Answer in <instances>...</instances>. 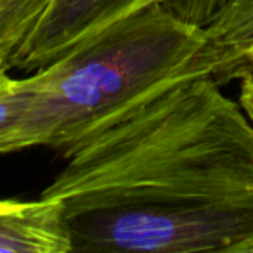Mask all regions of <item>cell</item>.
I'll return each mask as SVG.
<instances>
[{
  "label": "cell",
  "instance_id": "obj_1",
  "mask_svg": "<svg viewBox=\"0 0 253 253\" xmlns=\"http://www.w3.org/2000/svg\"><path fill=\"white\" fill-rule=\"evenodd\" d=\"M40 194L71 252L253 253V123L208 75L144 95L61 151Z\"/></svg>",
  "mask_w": 253,
  "mask_h": 253
},
{
  "label": "cell",
  "instance_id": "obj_2",
  "mask_svg": "<svg viewBox=\"0 0 253 253\" xmlns=\"http://www.w3.org/2000/svg\"><path fill=\"white\" fill-rule=\"evenodd\" d=\"M205 42L203 26L163 2L108 23L26 77L33 95L19 123L16 151L47 146L61 153L153 90L196 75Z\"/></svg>",
  "mask_w": 253,
  "mask_h": 253
},
{
  "label": "cell",
  "instance_id": "obj_3",
  "mask_svg": "<svg viewBox=\"0 0 253 253\" xmlns=\"http://www.w3.org/2000/svg\"><path fill=\"white\" fill-rule=\"evenodd\" d=\"M155 2L167 0H54L12 70L33 73L45 68L108 23Z\"/></svg>",
  "mask_w": 253,
  "mask_h": 253
},
{
  "label": "cell",
  "instance_id": "obj_4",
  "mask_svg": "<svg viewBox=\"0 0 253 253\" xmlns=\"http://www.w3.org/2000/svg\"><path fill=\"white\" fill-rule=\"evenodd\" d=\"M207 42L194 64L218 85L253 68V0H225L203 26Z\"/></svg>",
  "mask_w": 253,
  "mask_h": 253
},
{
  "label": "cell",
  "instance_id": "obj_5",
  "mask_svg": "<svg viewBox=\"0 0 253 253\" xmlns=\"http://www.w3.org/2000/svg\"><path fill=\"white\" fill-rule=\"evenodd\" d=\"M0 252L68 253L71 238L57 200H0Z\"/></svg>",
  "mask_w": 253,
  "mask_h": 253
},
{
  "label": "cell",
  "instance_id": "obj_6",
  "mask_svg": "<svg viewBox=\"0 0 253 253\" xmlns=\"http://www.w3.org/2000/svg\"><path fill=\"white\" fill-rule=\"evenodd\" d=\"M54 0H0V64L7 70L30 42Z\"/></svg>",
  "mask_w": 253,
  "mask_h": 253
},
{
  "label": "cell",
  "instance_id": "obj_7",
  "mask_svg": "<svg viewBox=\"0 0 253 253\" xmlns=\"http://www.w3.org/2000/svg\"><path fill=\"white\" fill-rule=\"evenodd\" d=\"M32 95L28 78H11L0 88V156L16 153V135Z\"/></svg>",
  "mask_w": 253,
  "mask_h": 253
},
{
  "label": "cell",
  "instance_id": "obj_8",
  "mask_svg": "<svg viewBox=\"0 0 253 253\" xmlns=\"http://www.w3.org/2000/svg\"><path fill=\"white\" fill-rule=\"evenodd\" d=\"M224 2L225 0H167L165 5L180 18L205 26Z\"/></svg>",
  "mask_w": 253,
  "mask_h": 253
},
{
  "label": "cell",
  "instance_id": "obj_9",
  "mask_svg": "<svg viewBox=\"0 0 253 253\" xmlns=\"http://www.w3.org/2000/svg\"><path fill=\"white\" fill-rule=\"evenodd\" d=\"M236 80L239 82V106L253 123V68L239 73Z\"/></svg>",
  "mask_w": 253,
  "mask_h": 253
},
{
  "label": "cell",
  "instance_id": "obj_10",
  "mask_svg": "<svg viewBox=\"0 0 253 253\" xmlns=\"http://www.w3.org/2000/svg\"><path fill=\"white\" fill-rule=\"evenodd\" d=\"M9 70L4 66V64H0V88L4 87V85H7L9 82H11V77H9Z\"/></svg>",
  "mask_w": 253,
  "mask_h": 253
}]
</instances>
